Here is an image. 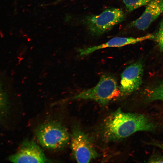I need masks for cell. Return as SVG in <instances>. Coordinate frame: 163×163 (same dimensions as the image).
<instances>
[{
    "mask_svg": "<svg viewBox=\"0 0 163 163\" xmlns=\"http://www.w3.org/2000/svg\"><path fill=\"white\" fill-rule=\"evenodd\" d=\"M155 128L154 124L142 114L124 113L118 109L105 121L102 135L107 141L118 140L139 131H149Z\"/></svg>",
    "mask_w": 163,
    "mask_h": 163,
    "instance_id": "obj_1",
    "label": "cell"
},
{
    "mask_svg": "<svg viewBox=\"0 0 163 163\" xmlns=\"http://www.w3.org/2000/svg\"><path fill=\"white\" fill-rule=\"evenodd\" d=\"M35 132L40 145L49 149H62L67 145L70 139L66 128L55 120L49 121L41 123L37 127Z\"/></svg>",
    "mask_w": 163,
    "mask_h": 163,
    "instance_id": "obj_2",
    "label": "cell"
},
{
    "mask_svg": "<svg viewBox=\"0 0 163 163\" xmlns=\"http://www.w3.org/2000/svg\"><path fill=\"white\" fill-rule=\"evenodd\" d=\"M120 92L115 78L111 75L101 76L94 87L79 93L72 99H89L105 105L117 97Z\"/></svg>",
    "mask_w": 163,
    "mask_h": 163,
    "instance_id": "obj_3",
    "label": "cell"
},
{
    "mask_svg": "<svg viewBox=\"0 0 163 163\" xmlns=\"http://www.w3.org/2000/svg\"><path fill=\"white\" fill-rule=\"evenodd\" d=\"M125 14L120 8H107L98 15L87 16L84 20L88 32L92 36H99L106 33L123 21Z\"/></svg>",
    "mask_w": 163,
    "mask_h": 163,
    "instance_id": "obj_4",
    "label": "cell"
},
{
    "mask_svg": "<svg viewBox=\"0 0 163 163\" xmlns=\"http://www.w3.org/2000/svg\"><path fill=\"white\" fill-rule=\"evenodd\" d=\"M71 147L73 156L78 163H88L98 156L88 136L79 128L73 131Z\"/></svg>",
    "mask_w": 163,
    "mask_h": 163,
    "instance_id": "obj_5",
    "label": "cell"
},
{
    "mask_svg": "<svg viewBox=\"0 0 163 163\" xmlns=\"http://www.w3.org/2000/svg\"><path fill=\"white\" fill-rule=\"evenodd\" d=\"M8 160L13 163H50L38 145L34 142L26 140L19 149L10 156Z\"/></svg>",
    "mask_w": 163,
    "mask_h": 163,
    "instance_id": "obj_6",
    "label": "cell"
},
{
    "mask_svg": "<svg viewBox=\"0 0 163 163\" xmlns=\"http://www.w3.org/2000/svg\"><path fill=\"white\" fill-rule=\"evenodd\" d=\"M143 66L138 62L127 67L123 72L119 87L120 94H128L139 89L142 82Z\"/></svg>",
    "mask_w": 163,
    "mask_h": 163,
    "instance_id": "obj_7",
    "label": "cell"
},
{
    "mask_svg": "<svg viewBox=\"0 0 163 163\" xmlns=\"http://www.w3.org/2000/svg\"><path fill=\"white\" fill-rule=\"evenodd\" d=\"M142 15L130 24L139 30L146 29L163 11V0H151Z\"/></svg>",
    "mask_w": 163,
    "mask_h": 163,
    "instance_id": "obj_8",
    "label": "cell"
},
{
    "mask_svg": "<svg viewBox=\"0 0 163 163\" xmlns=\"http://www.w3.org/2000/svg\"><path fill=\"white\" fill-rule=\"evenodd\" d=\"M154 38V36L152 34H149L145 36L137 37H116L104 43L87 48L80 49L78 51L81 56H86L100 49L107 47H121Z\"/></svg>",
    "mask_w": 163,
    "mask_h": 163,
    "instance_id": "obj_9",
    "label": "cell"
},
{
    "mask_svg": "<svg viewBox=\"0 0 163 163\" xmlns=\"http://www.w3.org/2000/svg\"><path fill=\"white\" fill-rule=\"evenodd\" d=\"M151 0H123L126 9L128 12L144 5H146Z\"/></svg>",
    "mask_w": 163,
    "mask_h": 163,
    "instance_id": "obj_10",
    "label": "cell"
},
{
    "mask_svg": "<svg viewBox=\"0 0 163 163\" xmlns=\"http://www.w3.org/2000/svg\"><path fill=\"white\" fill-rule=\"evenodd\" d=\"M149 98L150 101H163V82L150 93Z\"/></svg>",
    "mask_w": 163,
    "mask_h": 163,
    "instance_id": "obj_11",
    "label": "cell"
},
{
    "mask_svg": "<svg viewBox=\"0 0 163 163\" xmlns=\"http://www.w3.org/2000/svg\"><path fill=\"white\" fill-rule=\"evenodd\" d=\"M158 44L160 51H163V19L161 23L159 28L154 37Z\"/></svg>",
    "mask_w": 163,
    "mask_h": 163,
    "instance_id": "obj_12",
    "label": "cell"
},
{
    "mask_svg": "<svg viewBox=\"0 0 163 163\" xmlns=\"http://www.w3.org/2000/svg\"><path fill=\"white\" fill-rule=\"evenodd\" d=\"M150 162H163V158L161 157H154L151 158L149 160Z\"/></svg>",
    "mask_w": 163,
    "mask_h": 163,
    "instance_id": "obj_13",
    "label": "cell"
},
{
    "mask_svg": "<svg viewBox=\"0 0 163 163\" xmlns=\"http://www.w3.org/2000/svg\"><path fill=\"white\" fill-rule=\"evenodd\" d=\"M154 145L157 146L158 147H159L160 148L162 149H163V145L159 143H152Z\"/></svg>",
    "mask_w": 163,
    "mask_h": 163,
    "instance_id": "obj_14",
    "label": "cell"
}]
</instances>
